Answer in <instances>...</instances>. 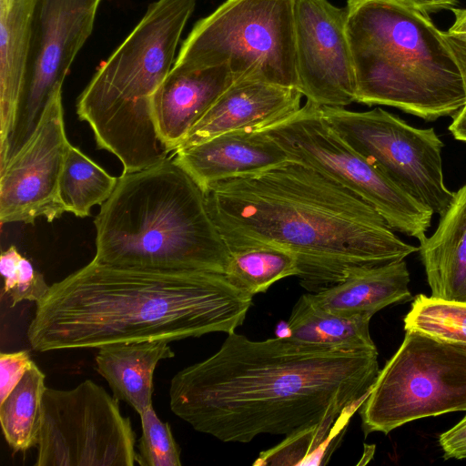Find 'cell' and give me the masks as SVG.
I'll return each instance as SVG.
<instances>
[{
  "label": "cell",
  "instance_id": "17",
  "mask_svg": "<svg viewBox=\"0 0 466 466\" xmlns=\"http://www.w3.org/2000/svg\"><path fill=\"white\" fill-rule=\"evenodd\" d=\"M233 83L226 65L171 69L153 98L155 125L169 152L179 147L190 129Z\"/></svg>",
  "mask_w": 466,
  "mask_h": 466
},
{
  "label": "cell",
  "instance_id": "12",
  "mask_svg": "<svg viewBox=\"0 0 466 466\" xmlns=\"http://www.w3.org/2000/svg\"><path fill=\"white\" fill-rule=\"evenodd\" d=\"M102 1L33 0L26 73L6 162L31 137L55 88L63 86Z\"/></svg>",
  "mask_w": 466,
  "mask_h": 466
},
{
  "label": "cell",
  "instance_id": "36",
  "mask_svg": "<svg viewBox=\"0 0 466 466\" xmlns=\"http://www.w3.org/2000/svg\"><path fill=\"white\" fill-rule=\"evenodd\" d=\"M13 2L14 0H0V5L9 6Z\"/></svg>",
  "mask_w": 466,
  "mask_h": 466
},
{
  "label": "cell",
  "instance_id": "6",
  "mask_svg": "<svg viewBox=\"0 0 466 466\" xmlns=\"http://www.w3.org/2000/svg\"><path fill=\"white\" fill-rule=\"evenodd\" d=\"M198 0H156L105 60L76 101L99 148L123 172L144 169L170 153L154 120L153 98L171 71L184 28Z\"/></svg>",
  "mask_w": 466,
  "mask_h": 466
},
{
  "label": "cell",
  "instance_id": "14",
  "mask_svg": "<svg viewBox=\"0 0 466 466\" xmlns=\"http://www.w3.org/2000/svg\"><path fill=\"white\" fill-rule=\"evenodd\" d=\"M298 89L319 106L356 102L346 7L328 0H294Z\"/></svg>",
  "mask_w": 466,
  "mask_h": 466
},
{
  "label": "cell",
  "instance_id": "8",
  "mask_svg": "<svg viewBox=\"0 0 466 466\" xmlns=\"http://www.w3.org/2000/svg\"><path fill=\"white\" fill-rule=\"evenodd\" d=\"M466 411V345L406 331L360 406L364 435Z\"/></svg>",
  "mask_w": 466,
  "mask_h": 466
},
{
  "label": "cell",
  "instance_id": "28",
  "mask_svg": "<svg viewBox=\"0 0 466 466\" xmlns=\"http://www.w3.org/2000/svg\"><path fill=\"white\" fill-rule=\"evenodd\" d=\"M0 271L4 279V292L11 299L12 306L25 300L37 303L50 288L44 276L15 246L2 251Z\"/></svg>",
  "mask_w": 466,
  "mask_h": 466
},
{
  "label": "cell",
  "instance_id": "24",
  "mask_svg": "<svg viewBox=\"0 0 466 466\" xmlns=\"http://www.w3.org/2000/svg\"><path fill=\"white\" fill-rule=\"evenodd\" d=\"M118 177L111 176L78 147L69 145L60 178V198L66 212L76 217L90 215L113 193Z\"/></svg>",
  "mask_w": 466,
  "mask_h": 466
},
{
  "label": "cell",
  "instance_id": "29",
  "mask_svg": "<svg viewBox=\"0 0 466 466\" xmlns=\"http://www.w3.org/2000/svg\"><path fill=\"white\" fill-rule=\"evenodd\" d=\"M139 416L142 435L136 461L141 466H181L180 450L170 425L157 417L153 407Z\"/></svg>",
  "mask_w": 466,
  "mask_h": 466
},
{
  "label": "cell",
  "instance_id": "30",
  "mask_svg": "<svg viewBox=\"0 0 466 466\" xmlns=\"http://www.w3.org/2000/svg\"><path fill=\"white\" fill-rule=\"evenodd\" d=\"M34 363L26 350L0 354V402L9 395Z\"/></svg>",
  "mask_w": 466,
  "mask_h": 466
},
{
  "label": "cell",
  "instance_id": "32",
  "mask_svg": "<svg viewBox=\"0 0 466 466\" xmlns=\"http://www.w3.org/2000/svg\"><path fill=\"white\" fill-rule=\"evenodd\" d=\"M450 10L454 15V22L443 32L444 37L466 46V8L452 7Z\"/></svg>",
  "mask_w": 466,
  "mask_h": 466
},
{
  "label": "cell",
  "instance_id": "25",
  "mask_svg": "<svg viewBox=\"0 0 466 466\" xmlns=\"http://www.w3.org/2000/svg\"><path fill=\"white\" fill-rule=\"evenodd\" d=\"M298 275L297 259L285 249L261 246L229 251L226 277L251 296L266 292L282 279Z\"/></svg>",
  "mask_w": 466,
  "mask_h": 466
},
{
  "label": "cell",
  "instance_id": "2",
  "mask_svg": "<svg viewBox=\"0 0 466 466\" xmlns=\"http://www.w3.org/2000/svg\"><path fill=\"white\" fill-rule=\"evenodd\" d=\"M204 194L229 251L268 246L290 252L310 293L419 250L359 196L294 159L218 181Z\"/></svg>",
  "mask_w": 466,
  "mask_h": 466
},
{
  "label": "cell",
  "instance_id": "35",
  "mask_svg": "<svg viewBox=\"0 0 466 466\" xmlns=\"http://www.w3.org/2000/svg\"><path fill=\"white\" fill-rule=\"evenodd\" d=\"M446 41L460 68L466 91V46L448 39Z\"/></svg>",
  "mask_w": 466,
  "mask_h": 466
},
{
  "label": "cell",
  "instance_id": "3",
  "mask_svg": "<svg viewBox=\"0 0 466 466\" xmlns=\"http://www.w3.org/2000/svg\"><path fill=\"white\" fill-rule=\"evenodd\" d=\"M253 296L226 275L116 267L92 259L50 286L27 329L39 352L230 334Z\"/></svg>",
  "mask_w": 466,
  "mask_h": 466
},
{
  "label": "cell",
  "instance_id": "31",
  "mask_svg": "<svg viewBox=\"0 0 466 466\" xmlns=\"http://www.w3.org/2000/svg\"><path fill=\"white\" fill-rule=\"evenodd\" d=\"M439 444L445 460L466 459V415L456 425L440 435Z\"/></svg>",
  "mask_w": 466,
  "mask_h": 466
},
{
  "label": "cell",
  "instance_id": "19",
  "mask_svg": "<svg viewBox=\"0 0 466 466\" xmlns=\"http://www.w3.org/2000/svg\"><path fill=\"white\" fill-rule=\"evenodd\" d=\"M406 262L393 261L365 268L331 287L306 293L317 308L345 316L374 315L381 309L411 299Z\"/></svg>",
  "mask_w": 466,
  "mask_h": 466
},
{
  "label": "cell",
  "instance_id": "15",
  "mask_svg": "<svg viewBox=\"0 0 466 466\" xmlns=\"http://www.w3.org/2000/svg\"><path fill=\"white\" fill-rule=\"evenodd\" d=\"M302 96L293 87L234 82L195 124L177 149L230 131L261 130L296 113L301 107Z\"/></svg>",
  "mask_w": 466,
  "mask_h": 466
},
{
  "label": "cell",
  "instance_id": "16",
  "mask_svg": "<svg viewBox=\"0 0 466 466\" xmlns=\"http://www.w3.org/2000/svg\"><path fill=\"white\" fill-rule=\"evenodd\" d=\"M174 160L205 191L218 181L259 173L289 157L264 131L243 129L177 149Z\"/></svg>",
  "mask_w": 466,
  "mask_h": 466
},
{
  "label": "cell",
  "instance_id": "20",
  "mask_svg": "<svg viewBox=\"0 0 466 466\" xmlns=\"http://www.w3.org/2000/svg\"><path fill=\"white\" fill-rule=\"evenodd\" d=\"M168 342H120L98 348L97 372L107 381L113 396L127 402L138 414L153 407V377L157 365L175 356Z\"/></svg>",
  "mask_w": 466,
  "mask_h": 466
},
{
  "label": "cell",
  "instance_id": "10",
  "mask_svg": "<svg viewBox=\"0 0 466 466\" xmlns=\"http://www.w3.org/2000/svg\"><path fill=\"white\" fill-rule=\"evenodd\" d=\"M119 400L91 380L46 388L35 466H133L136 433Z\"/></svg>",
  "mask_w": 466,
  "mask_h": 466
},
{
  "label": "cell",
  "instance_id": "22",
  "mask_svg": "<svg viewBox=\"0 0 466 466\" xmlns=\"http://www.w3.org/2000/svg\"><path fill=\"white\" fill-rule=\"evenodd\" d=\"M372 315H339L315 307L302 295L288 320V339L302 345L348 351H378L370 337Z\"/></svg>",
  "mask_w": 466,
  "mask_h": 466
},
{
  "label": "cell",
  "instance_id": "13",
  "mask_svg": "<svg viewBox=\"0 0 466 466\" xmlns=\"http://www.w3.org/2000/svg\"><path fill=\"white\" fill-rule=\"evenodd\" d=\"M70 144L65 128L62 86H57L31 137L0 169L2 224L33 223L39 218L52 222L66 212L59 187Z\"/></svg>",
  "mask_w": 466,
  "mask_h": 466
},
{
  "label": "cell",
  "instance_id": "21",
  "mask_svg": "<svg viewBox=\"0 0 466 466\" xmlns=\"http://www.w3.org/2000/svg\"><path fill=\"white\" fill-rule=\"evenodd\" d=\"M33 0L0 5V168L15 126L27 66Z\"/></svg>",
  "mask_w": 466,
  "mask_h": 466
},
{
  "label": "cell",
  "instance_id": "18",
  "mask_svg": "<svg viewBox=\"0 0 466 466\" xmlns=\"http://www.w3.org/2000/svg\"><path fill=\"white\" fill-rule=\"evenodd\" d=\"M420 244L431 296L466 302V184L454 192L434 233Z\"/></svg>",
  "mask_w": 466,
  "mask_h": 466
},
{
  "label": "cell",
  "instance_id": "9",
  "mask_svg": "<svg viewBox=\"0 0 466 466\" xmlns=\"http://www.w3.org/2000/svg\"><path fill=\"white\" fill-rule=\"evenodd\" d=\"M294 159L326 174L374 208L394 231L427 237L433 212L350 146L325 119L321 107L306 101L291 116L261 129Z\"/></svg>",
  "mask_w": 466,
  "mask_h": 466
},
{
  "label": "cell",
  "instance_id": "33",
  "mask_svg": "<svg viewBox=\"0 0 466 466\" xmlns=\"http://www.w3.org/2000/svg\"><path fill=\"white\" fill-rule=\"evenodd\" d=\"M418 10L434 13L442 9H451L458 5V0H405Z\"/></svg>",
  "mask_w": 466,
  "mask_h": 466
},
{
  "label": "cell",
  "instance_id": "7",
  "mask_svg": "<svg viewBox=\"0 0 466 466\" xmlns=\"http://www.w3.org/2000/svg\"><path fill=\"white\" fill-rule=\"evenodd\" d=\"M223 65L234 82L298 89L294 0H226L194 25L172 68Z\"/></svg>",
  "mask_w": 466,
  "mask_h": 466
},
{
  "label": "cell",
  "instance_id": "5",
  "mask_svg": "<svg viewBox=\"0 0 466 466\" xmlns=\"http://www.w3.org/2000/svg\"><path fill=\"white\" fill-rule=\"evenodd\" d=\"M345 7L356 102L427 121L466 104L460 68L428 14L405 0H348Z\"/></svg>",
  "mask_w": 466,
  "mask_h": 466
},
{
  "label": "cell",
  "instance_id": "34",
  "mask_svg": "<svg viewBox=\"0 0 466 466\" xmlns=\"http://www.w3.org/2000/svg\"><path fill=\"white\" fill-rule=\"evenodd\" d=\"M452 117L449 130L457 140L466 142V104Z\"/></svg>",
  "mask_w": 466,
  "mask_h": 466
},
{
  "label": "cell",
  "instance_id": "23",
  "mask_svg": "<svg viewBox=\"0 0 466 466\" xmlns=\"http://www.w3.org/2000/svg\"><path fill=\"white\" fill-rule=\"evenodd\" d=\"M45 374L35 363L0 402V422L7 444L25 452L37 446L42 422Z\"/></svg>",
  "mask_w": 466,
  "mask_h": 466
},
{
  "label": "cell",
  "instance_id": "11",
  "mask_svg": "<svg viewBox=\"0 0 466 466\" xmlns=\"http://www.w3.org/2000/svg\"><path fill=\"white\" fill-rule=\"evenodd\" d=\"M320 107L325 119L350 146L433 214L444 213L454 192L444 183L443 143L433 128L411 127L380 107L368 111Z\"/></svg>",
  "mask_w": 466,
  "mask_h": 466
},
{
  "label": "cell",
  "instance_id": "27",
  "mask_svg": "<svg viewBox=\"0 0 466 466\" xmlns=\"http://www.w3.org/2000/svg\"><path fill=\"white\" fill-rule=\"evenodd\" d=\"M404 329L466 345V302L419 294L404 318Z\"/></svg>",
  "mask_w": 466,
  "mask_h": 466
},
{
  "label": "cell",
  "instance_id": "1",
  "mask_svg": "<svg viewBox=\"0 0 466 466\" xmlns=\"http://www.w3.org/2000/svg\"><path fill=\"white\" fill-rule=\"evenodd\" d=\"M380 372L378 351L328 350L288 338L228 334L219 350L171 380L170 409L224 442L290 435L363 401Z\"/></svg>",
  "mask_w": 466,
  "mask_h": 466
},
{
  "label": "cell",
  "instance_id": "26",
  "mask_svg": "<svg viewBox=\"0 0 466 466\" xmlns=\"http://www.w3.org/2000/svg\"><path fill=\"white\" fill-rule=\"evenodd\" d=\"M357 402L337 420H329L294 432L275 447L262 451L254 465H320L326 463L327 452H332L340 431H345L351 415L360 408Z\"/></svg>",
  "mask_w": 466,
  "mask_h": 466
},
{
  "label": "cell",
  "instance_id": "4",
  "mask_svg": "<svg viewBox=\"0 0 466 466\" xmlns=\"http://www.w3.org/2000/svg\"><path fill=\"white\" fill-rule=\"evenodd\" d=\"M94 223L98 263L226 275L229 250L204 191L174 159L123 172Z\"/></svg>",
  "mask_w": 466,
  "mask_h": 466
}]
</instances>
